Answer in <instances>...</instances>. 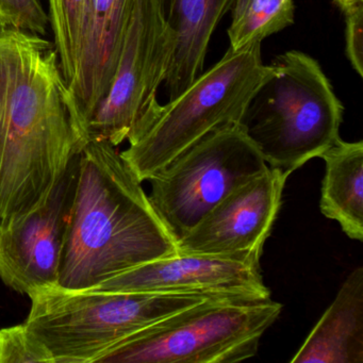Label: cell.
<instances>
[{
  "instance_id": "obj_12",
  "label": "cell",
  "mask_w": 363,
  "mask_h": 363,
  "mask_svg": "<svg viewBox=\"0 0 363 363\" xmlns=\"http://www.w3.org/2000/svg\"><path fill=\"white\" fill-rule=\"evenodd\" d=\"M137 0H93L90 22L73 82L67 86L80 150L86 128L116 75Z\"/></svg>"
},
{
  "instance_id": "obj_20",
  "label": "cell",
  "mask_w": 363,
  "mask_h": 363,
  "mask_svg": "<svg viewBox=\"0 0 363 363\" xmlns=\"http://www.w3.org/2000/svg\"><path fill=\"white\" fill-rule=\"evenodd\" d=\"M346 56L354 71L363 76V6L346 12Z\"/></svg>"
},
{
  "instance_id": "obj_8",
  "label": "cell",
  "mask_w": 363,
  "mask_h": 363,
  "mask_svg": "<svg viewBox=\"0 0 363 363\" xmlns=\"http://www.w3.org/2000/svg\"><path fill=\"white\" fill-rule=\"evenodd\" d=\"M175 46L160 0H137L116 75L89 122L86 143L106 141L116 147L150 124L160 107L157 93L167 79Z\"/></svg>"
},
{
  "instance_id": "obj_1",
  "label": "cell",
  "mask_w": 363,
  "mask_h": 363,
  "mask_svg": "<svg viewBox=\"0 0 363 363\" xmlns=\"http://www.w3.org/2000/svg\"><path fill=\"white\" fill-rule=\"evenodd\" d=\"M55 44L0 29V220L46 201L80 152Z\"/></svg>"
},
{
  "instance_id": "obj_11",
  "label": "cell",
  "mask_w": 363,
  "mask_h": 363,
  "mask_svg": "<svg viewBox=\"0 0 363 363\" xmlns=\"http://www.w3.org/2000/svg\"><path fill=\"white\" fill-rule=\"evenodd\" d=\"M290 175L267 167L238 186L176 243L177 252L231 255L263 252Z\"/></svg>"
},
{
  "instance_id": "obj_9",
  "label": "cell",
  "mask_w": 363,
  "mask_h": 363,
  "mask_svg": "<svg viewBox=\"0 0 363 363\" xmlns=\"http://www.w3.org/2000/svg\"><path fill=\"white\" fill-rule=\"evenodd\" d=\"M78 169L79 154L46 201L0 220V279L20 294L58 284Z\"/></svg>"
},
{
  "instance_id": "obj_5",
  "label": "cell",
  "mask_w": 363,
  "mask_h": 363,
  "mask_svg": "<svg viewBox=\"0 0 363 363\" xmlns=\"http://www.w3.org/2000/svg\"><path fill=\"white\" fill-rule=\"evenodd\" d=\"M272 73L261 44L228 48L209 71L157 110L150 124L121 152L140 182L150 180L182 152L216 129L240 124L250 99Z\"/></svg>"
},
{
  "instance_id": "obj_18",
  "label": "cell",
  "mask_w": 363,
  "mask_h": 363,
  "mask_svg": "<svg viewBox=\"0 0 363 363\" xmlns=\"http://www.w3.org/2000/svg\"><path fill=\"white\" fill-rule=\"evenodd\" d=\"M0 363H55V360L48 347L23 323L0 329Z\"/></svg>"
},
{
  "instance_id": "obj_14",
  "label": "cell",
  "mask_w": 363,
  "mask_h": 363,
  "mask_svg": "<svg viewBox=\"0 0 363 363\" xmlns=\"http://www.w3.org/2000/svg\"><path fill=\"white\" fill-rule=\"evenodd\" d=\"M292 363H363V267L347 276Z\"/></svg>"
},
{
  "instance_id": "obj_19",
  "label": "cell",
  "mask_w": 363,
  "mask_h": 363,
  "mask_svg": "<svg viewBox=\"0 0 363 363\" xmlns=\"http://www.w3.org/2000/svg\"><path fill=\"white\" fill-rule=\"evenodd\" d=\"M0 20L4 28L38 35L48 33V14L39 0H0Z\"/></svg>"
},
{
  "instance_id": "obj_21",
  "label": "cell",
  "mask_w": 363,
  "mask_h": 363,
  "mask_svg": "<svg viewBox=\"0 0 363 363\" xmlns=\"http://www.w3.org/2000/svg\"><path fill=\"white\" fill-rule=\"evenodd\" d=\"M335 3L339 6L340 9L346 13V12L352 11L356 8L363 6V0H335Z\"/></svg>"
},
{
  "instance_id": "obj_7",
  "label": "cell",
  "mask_w": 363,
  "mask_h": 363,
  "mask_svg": "<svg viewBox=\"0 0 363 363\" xmlns=\"http://www.w3.org/2000/svg\"><path fill=\"white\" fill-rule=\"evenodd\" d=\"M267 167L241 124L223 127L156 174L148 199L177 243L227 195Z\"/></svg>"
},
{
  "instance_id": "obj_16",
  "label": "cell",
  "mask_w": 363,
  "mask_h": 363,
  "mask_svg": "<svg viewBox=\"0 0 363 363\" xmlns=\"http://www.w3.org/2000/svg\"><path fill=\"white\" fill-rule=\"evenodd\" d=\"M228 29L233 52L261 44L294 23L293 0H235Z\"/></svg>"
},
{
  "instance_id": "obj_13",
  "label": "cell",
  "mask_w": 363,
  "mask_h": 363,
  "mask_svg": "<svg viewBox=\"0 0 363 363\" xmlns=\"http://www.w3.org/2000/svg\"><path fill=\"white\" fill-rule=\"evenodd\" d=\"M235 0H160L163 18L175 35V52L164 84L169 101L201 75L210 40Z\"/></svg>"
},
{
  "instance_id": "obj_10",
  "label": "cell",
  "mask_w": 363,
  "mask_h": 363,
  "mask_svg": "<svg viewBox=\"0 0 363 363\" xmlns=\"http://www.w3.org/2000/svg\"><path fill=\"white\" fill-rule=\"evenodd\" d=\"M261 255L262 252L231 255L177 252L138 265L86 291L271 298V291L261 274Z\"/></svg>"
},
{
  "instance_id": "obj_6",
  "label": "cell",
  "mask_w": 363,
  "mask_h": 363,
  "mask_svg": "<svg viewBox=\"0 0 363 363\" xmlns=\"http://www.w3.org/2000/svg\"><path fill=\"white\" fill-rule=\"evenodd\" d=\"M281 310L271 298L209 297L131 335L101 362H241L256 356Z\"/></svg>"
},
{
  "instance_id": "obj_2",
  "label": "cell",
  "mask_w": 363,
  "mask_h": 363,
  "mask_svg": "<svg viewBox=\"0 0 363 363\" xmlns=\"http://www.w3.org/2000/svg\"><path fill=\"white\" fill-rule=\"evenodd\" d=\"M175 254V239L116 146L86 143L79 152L57 286L89 290L138 265Z\"/></svg>"
},
{
  "instance_id": "obj_22",
  "label": "cell",
  "mask_w": 363,
  "mask_h": 363,
  "mask_svg": "<svg viewBox=\"0 0 363 363\" xmlns=\"http://www.w3.org/2000/svg\"><path fill=\"white\" fill-rule=\"evenodd\" d=\"M3 24H1V20H0V29H3Z\"/></svg>"
},
{
  "instance_id": "obj_4",
  "label": "cell",
  "mask_w": 363,
  "mask_h": 363,
  "mask_svg": "<svg viewBox=\"0 0 363 363\" xmlns=\"http://www.w3.org/2000/svg\"><path fill=\"white\" fill-rule=\"evenodd\" d=\"M196 293L67 291L58 286L29 296L27 328L55 363L101 362L118 344L171 314L209 298Z\"/></svg>"
},
{
  "instance_id": "obj_17",
  "label": "cell",
  "mask_w": 363,
  "mask_h": 363,
  "mask_svg": "<svg viewBox=\"0 0 363 363\" xmlns=\"http://www.w3.org/2000/svg\"><path fill=\"white\" fill-rule=\"evenodd\" d=\"M55 48L67 88L75 77L93 0H48Z\"/></svg>"
},
{
  "instance_id": "obj_3",
  "label": "cell",
  "mask_w": 363,
  "mask_h": 363,
  "mask_svg": "<svg viewBox=\"0 0 363 363\" xmlns=\"http://www.w3.org/2000/svg\"><path fill=\"white\" fill-rule=\"evenodd\" d=\"M271 67L240 124L267 167L291 175L341 139L344 107L309 55L291 50Z\"/></svg>"
},
{
  "instance_id": "obj_15",
  "label": "cell",
  "mask_w": 363,
  "mask_h": 363,
  "mask_svg": "<svg viewBox=\"0 0 363 363\" xmlns=\"http://www.w3.org/2000/svg\"><path fill=\"white\" fill-rule=\"evenodd\" d=\"M320 158L325 161L320 209L339 223L350 239L363 241V142L340 139Z\"/></svg>"
}]
</instances>
